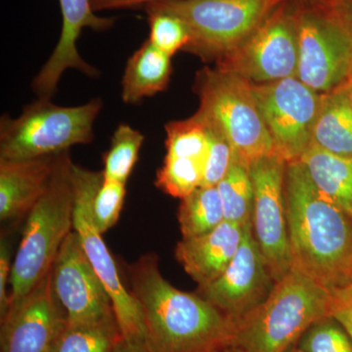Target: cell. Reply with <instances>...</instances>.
<instances>
[{
  "instance_id": "cell-1",
  "label": "cell",
  "mask_w": 352,
  "mask_h": 352,
  "mask_svg": "<svg viewBox=\"0 0 352 352\" xmlns=\"http://www.w3.org/2000/svg\"><path fill=\"white\" fill-rule=\"evenodd\" d=\"M131 295L142 312L151 352H217L232 344L236 323L199 294L164 279L155 254L127 266Z\"/></svg>"
},
{
  "instance_id": "cell-2",
  "label": "cell",
  "mask_w": 352,
  "mask_h": 352,
  "mask_svg": "<svg viewBox=\"0 0 352 352\" xmlns=\"http://www.w3.org/2000/svg\"><path fill=\"white\" fill-rule=\"evenodd\" d=\"M285 207L293 267L333 294L352 280V217L319 191L302 162L287 164Z\"/></svg>"
},
{
  "instance_id": "cell-3",
  "label": "cell",
  "mask_w": 352,
  "mask_h": 352,
  "mask_svg": "<svg viewBox=\"0 0 352 352\" xmlns=\"http://www.w3.org/2000/svg\"><path fill=\"white\" fill-rule=\"evenodd\" d=\"M329 289L292 268L259 307L236 322L231 346L241 352H288L315 322L332 316Z\"/></svg>"
},
{
  "instance_id": "cell-4",
  "label": "cell",
  "mask_w": 352,
  "mask_h": 352,
  "mask_svg": "<svg viewBox=\"0 0 352 352\" xmlns=\"http://www.w3.org/2000/svg\"><path fill=\"white\" fill-rule=\"evenodd\" d=\"M72 166L69 150L56 155L47 189L27 215L11 270L10 307L50 274L65 239L74 229Z\"/></svg>"
},
{
  "instance_id": "cell-5",
  "label": "cell",
  "mask_w": 352,
  "mask_h": 352,
  "mask_svg": "<svg viewBox=\"0 0 352 352\" xmlns=\"http://www.w3.org/2000/svg\"><path fill=\"white\" fill-rule=\"evenodd\" d=\"M195 91L200 100L196 115L227 139L234 161L249 168L256 160L278 153L251 82L217 67L205 68L197 74Z\"/></svg>"
},
{
  "instance_id": "cell-6",
  "label": "cell",
  "mask_w": 352,
  "mask_h": 352,
  "mask_svg": "<svg viewBox=\"0 0 352 352\" xmlns=\"http://www.w3.org/2000/svg\"><path fill=\"white\" fill-rule=\"evenodd\" d=\"M285 0H166L145 6L147 11L171 14L189 34L183 51L205 63L223 60L249 38Z\"/></svg>"
},
{
  "instance_id": "cell-7",
  "label": "cell",
  "mask_w": 352,
  "mask_h": 352,
  "mask_svg": "<svg viewBox=\"0 0 352 352\" xmlns=\"http://www.w3.org/2000/svg\"><path fill=\"white\" fill-rule=\"evenodd\" d=\"M103 107L100 98L76 107L55 105L39 98L19 117L2 116L0 160H29L68 151L74 145L94 140V126Z\"/></svg>"
},
{
  "instance_id": "cell-8",
  "label": "cell",
  "mask_w": 352,
  "mask_h": 352,
  "mask_svg": "<svg viewBox=\"0 0 352 352\" xmlns=\"http://www.w3.org/2000/svg\"><path fill=\"white\" fill-rule=\"evenodd\" d=\"M298 38L296 78L320 94L349 83L352 29L328 0H296Z\"/></svg>"
},
{
  "instance_id": "cell-9",
  "label": "cell",
  "mask_w": 352,
  "mask_h": 352,
  "mask_svg": "<svg viewBox=\"0 0 352 352\" xmlns=\"http://www.w3.org/2000/svg\"><path fill=\"white\" fill-rule=\"evenodd\" d=\"M74 193V230L78 234L88 261L112 300L116 320L124 340L145 342L142 312L122 282L117 264L94 221L95 196L103 183V171L72 166Z\"/></svg>"
},
{
  "instance_id": "cell-10",
  "label": "cell",
  "mask_w": 352,
  "mask_h": 352,
  "mask_svg": "<svg viewBox=\"0 0 352 352\" xmlns=\"http://www.w3.org/2000/svg\"><path fill=\"white\" fill-rule=\"evenodd\" d=\"M298 65L296 0H285L215 67L261 85L296 76Z\"/></svg>"
},
{
  "instance_id": "cell-11",
  "label": "cell",
  "mask_w": 352,
  "mask_h": 352,
  "mask_svg": "<svg viewBox=\"0 0 352 352\" xmlns=\"http://www.w3.org/2000/svg\"><path fill=\"white\" fill-rule=\"evenodd\" d=\"M252 87L277 152L287 163L300 161L312 144L323 94L296 76Z\"/></svg>"
},
{
  "instance_id": "cell-12",
  "label": "cell",
  "mask_w": 352,
  "mask_h": 352,
  "mask_svg": "<svg viewBox=\"0 0 352 352\" xmlns=\"http://www.w3.org/2000/svg\"><path fill=\"white\" fill-rule=\"evenodd\" d=\"M287 164L279 153H273L249 168L254 189L252 233L275 282L293 267L285 207Z\"/></svg>"
},
{
  "instance_id": "cell-13",
  "label": "cell",
  "mask_w": 352,
  "mask_h": 352,
  "mask_svg": "<svg viewBox=\"0 0 352 352\" xmlns=\"http://www.w3.org/2000/svg\"><path fill=\"white\" fill-rule=\"evenodd\" d=\"M52 285L67 325H88L116 320L107 289L83 251L80 236L72 230L53 265Z\"/></svg>"
},
{
  "instance_id": "cell-14",
  "label": "cell",
  "mask_w": 352,
  "mask_h": 352,
  "mask_svg": "<svg viewBox=\"0 0 352 352\" xmlns=\"http://www.w3.org/2000/svg\"><path fill=\"white\" fill-rule=\"evenodd\" d=\"M275 284L254 239L251 220L243 227L239 249L228 267L199 295L236 323L259 307Z\"/></svg>"
},
{
  "instance_id": "cell-15",
  "label": "cell",
  "mask_w": 352,
  "mask_h": 352,
  "mask_svg": "<svg viewBox=\"0 0 352 352\" xmlns=\"http://www.w3.org/2000/svg\"><path fill=\"white\" fill-rule=\"evenodd\" d=\"M65 324L50 272L1 319V352H51Z\"/></svg>"
},
{
  "instance_id": "cell-16",
  "label": "cell",
  "mask_w": 352,
  "mask_h": 352,
  "mask_svg": "<svg viewBox=\"0 0 352 352\" xmlns=\"http://www.w3.org/2000/svg\"><path fill=\"white\" fill-rule=\"evenodd\" d=\"M61 7V36L50 59L32 82V89L38 98L51 99L67 69L82 72L89 78H97L98 69L87 63L78 52L76 43L85 28L96 32L113 27V18L100 17L92 8L91 0H59Z\"/></svg>"
},
{
  "instance_id": "cell-17",
  "label": "cell",
  "mask_w": 352,
  "mask_h": 352,
  "mask_svg": "<svg viewBox=\"0 0 352 352\" xmlns=\"http://www.w3.org/2000/svg\"><path fill=\"white\" fill-rule=\"evenodd\" d=\"M243 227L224 220L210 232L182 239L176 245V259L200 291L214 283L228 267L239 249Z\"/></svg>"
},
{
  "instance_id": "cell-18",
  "label": "cell",
  "mask_w": 352,
  "mask_h": 352,
  "mask_svg": "<svg viewBox=\"0 0 352 352\" xmlns=\"http://www.w3.org/2000/svg\"><path fill=\"white\" fill-rule=\"evenodd\" d=\"M56 155L29 160H0V219L29 214L47 189Z\"/></svg>"
},
{
  "instance_id": "cell-19",
  "label": "cell",
  "mask_w": 352,
  "mask_h": 352,
  "mask_svg": "<svg viewBox=\"0 0 352 352\" xmlns=\"http://www.w3.org/2000/svg\"><path fill=\"white\" fill-rule=\"evenodd\" d=\"M170 58L147 39L127 61L122 78V101L138 104L164 91L173 72Z\"/></svg>"
},
{
  "instance_id": "cell-20",
  "label": "cell",
  "mask_w": 352,
  "mask_h": 352,
  "mask_svg": "<svg viewBox=\"0 0 352 352\" xmlns=\"http://www.w3.org/2000/svg\"><path fill=\"white\" fill-rule=\"evenodd\" d=\"M311 145L352 157V97L349 85L323 94Z\"/></svg>"
},
{
  "instance_id": "cell-21",
  "label": "cell",
  "mask_w": 352,
  "mask_h": 352,
  "mask_svg": "<svg viewBox=\"0 0 352 352\" xmlns=\"http://www.w3.org/2000/svg\"><path fill=\"white\" fill-rule=\"evenodd\" d=\"M300 162L319 191L352 217V157L311 145Z\"/></svg>"
},
{
  "instance_id": "cell-22",
  "label": "cell",
  "mask_w": 352,
  "mask_h": 352,
  "mask_svg": "<svg viewBox=\"0 0 352 352\" xmlns=\"http://www.w3.org/2000/svg\"><path fill=\"white\" fill-rule=\"evenodd\" d=\"M182 239L210 232L224 221L223 207L217 187H199L182 199L177 214Z\"/></svg>"
},
{
  "instance_id": "cell-23",
  "label": "cell",
  "mask_w": 352,
  "mask_h": 352,
  "mask_svg": "<svg viewBox=\"0 0 352 352\" xmlns=\"http://www.w3.org/2000/svg\"><path fill=\"white\" fill-rule=\"evenodd\" d=\"M120 338L117 320L88 325L65 324L51 352H113Z\"/></svg>"
},
{
  "instance_id": "cell-24",
  "label": "cell",
  "mask_w": 352,
  "mask_h": 352,
  "mask_svg": "<svg viewBox=\"0 0 352 352\" xmlns=\"http://www.w3.org/2000/svg\"><path fill=\"white\" fill-rule=\"evenodd\" d=\"M224 220L244 226L251 221L254 189L249 168L233 161L228 173L217 184Z\"/></svg>"
},
{
  "instance_id": "cell-25",
  "label": "cell",
  "mask_w": 352,
  "mask_h": 352,
  "mask_svg": "<svg viewBox=\"0 0 352 352\" xmlns=\"http://www.w3.org/2000/svg\"><path fill=\"white\" fill-rule=\"evenodd\" d=\"M144 140L138 129L120 124L113 132L110 149L104 154V178L126 184Z\"/></svg>"
},
{
  "instance_id": "cell-26",
  "label": "cell",
  "mask_w": 352,
  "mask_h": 352,
  "mask_svg": "<svg viewBox=\"0 0 352 352\" xmlns=\"http://www.w3.org/2000/svg\"><path fill=\"white\" fill-rule=\"evenodd\" d=\"M205 168L206 162L201 160L166 155L157 173L156 186L168 195L185 198L201 186Z\"/></svg>"
},
{
  "instance_id": "cell-27",
  "label": "cell",
  "mask_w": 352,
  "mask_h": 352,
  "mask_svg": "<svg viewBox=\"0 0 352 352\" xmlns=\"http://www.w3.org/2000/svg\"><path fill=\"white\" fill-rule=\"evenodd\" d=\"M302 352H352V340L333 316L315 322L298 342Z\"/></svg>"
},
{
  "instance_id": "cell-28",
  "label": "cell",
  "mask_w": 352,
  "mask_h": 352,
  "mask_svg": "<svg viewBox=\"0 0 352 352\" xmlns=\"http://www.w3.org/2000/svg\"><path fill=\"white\" fill-rule=\"evenodd\" d=\"M150 28L149 41L171 57L188 44L189 34L179 18L164 12L147 11Z\"/></svg>"
},
{
  "instance_id": "cell-29",
  "label": "cell",
  "mask_w": 352,
  "mask_h": 352,
  "mask_svg": "<svg viewBox=\"0 0 352 352\" xmlns=\"http://www.w3.org/2000/svg\"><path fill=\"white\" fill-rule=\"evenodd\" d=\"M126 197V183L104 178L95 196L94 221L102 235L112 228L120 219Z\"/></svg>"
},
{
  "instance_id": "cell-30",
  "label": "cell",
  "mask_w": 352,
  "mask_h": 352,
  "mask_svg": "<svg viewBox=\"0 0 352 352\" xmlns=\"http://www.w3.org/2000/svg\"><path fill=\"white\" fill-rule=\"evenodd\" d=\"M206 126L208 127L210 136V148L201 187H215L223 179L233 163V149L220 132L208 126V124Z\"/></svg>"
},
{
  "instance_id": "cell-31",
  "label": "cell",
  "mask_w": 352,
  "mask_h": 352,
  "mask_svg": "<svg viewBox=\"0 0 352 352\" xmlns=\"http://www.w3.org/2000/svg\"><path fill=\"white\" fill-rule=\"evenodd\" d=\"M10 248L6 240H1L0 245V312L1 319L6 316L10 307V296L7 293V284H10L11 263Z\"/></svg>"
},
{
  "instance_id": "cell-32",
  "label": "cell",
  "mask_w": 352,
  "mask_h": 352,
  "mask_svg": "<svg viewBox=\"0 0 352 352\" xmlns=\"http://www.w3.org/2000/svg\"><path fill=\"white\" fill-rule=\"evenodd\" d=\"M161 1H166V0H91V4L95 12H97V11L112 10V9L145 7Z\"/></svg>"
},
{
  "instance_id": "cell-33",
  "label": "cell",
  "mask_w": 352,
  "mask_h": 352,
  "mask_svg": "<svg viewBox=\"0 0 352 352\" xmlns=\"http://www.w3.org/2000/svg\"><path fill=\"white\" fill-rule=\"evenodd\" d=\"M332 316L344 328L352 340V305L335 302Z\"/></svg>"
},
{
  "instance_id": "cell-34",
  "label": "cell",
  "mask_w": 352,
  "mask_h": 352,
  "mask_svg": "<svg viewBox=\"0 0 352 352\" xmlns=\"http://www.w3.org/2000/svg\"><path fill=\"white\" fill-rule=\"evenodd\" d=\"M338 16L352 29V0H328Z\"/></svg>"
},
{
  "instance_id": "cell-35",
  "label": "cell",
  "mask_w": 352,
  "mask_h": 352,
  "mask_svg": "<svg viewBox=\"0 0 352 352\" xmlns=\"http://www.w3.org/2000/svg\"><path fill=\"white\" fill-rule=\"evenodd\" d=\"M113 352H151L146 346L145 342L138 340H127L120 338L116 344Z\"/></svg>"
},
{
  "instance_id": "cell-36",
  "label": "cell",
  "mask_w": 352,
  "mask_h": 352,
  "mask_svg": "<svg viewBox=\"0 0 352 352\" xmlns=\"http://www.w3.org/2000/svg\"><path fill=\"white\" fill-rule=\"evenodd\" d=\"M336 303H346L352 305V280L344 288L333 294Z\"/></svg>"
},
{
  "instance_id": "cell-37",
  "label": "cell",
  "mask_w": 352,
  "mask_h": 352,
  "mask_svg": "<svg viewBox=\"0 0 352 352\" xmlns=\"http://www.w3.org/2000/svg\"><path fill=\"white\" fill-rule=\"evenodd\" d=\"M217 352H241L240 351H238L237 349H235V347L229 346L226 347V349H220V351Z\"/></svg>"
},
{
  "instance_id": "cell-38",
  "label": "cell",
  "mask_w": 352,
  "mask_h": 352,
  "mask_svg": "<svg viewBox=\"0 0 352 352\" xmlns=\"http://www.w3.org/2000/svg\"><path fill=\"white\" fill-rule=\"evenodd\" d=\"M349 91H351V97H352V76H351V80H349Z\"/></svg>"
},
{
  "instance_id": "cell-39",
  "label": "cell",
  "mask_w": 352,
  "mask_h": 352,
  "mask_svg": "<svg viewBox=\"0 0 352 352\" xmlns=\"http://www.w3.org/2000/svg\"><path fill=\"white\" fill-rule=\"evenodd\" d=\"M288 352H302V351H300V349H296V351L294 349V351H288Z\"/></svg>"
}]
</instances>
